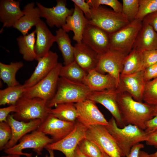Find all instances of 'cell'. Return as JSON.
Segmentation results:
<instances>
[{"label": "cell", "mask_w": 157, "mask_h": 157, "mask_svg": "<svg viewBox=\"0 0 157 157\" xmlns=\"http://www.w3.org/2000/svg\"><path fill=\"white\" fill-rule=\"evenodd\" d=\"M117 101L124 126L132 124L144 130L146 123L155 116V106L136 101L126 92H119Z\"/></svg>", "instance_id": "obj_1"}, {"label": "cell", "mask_w": 157, "mask_h": 157, "mask_svg": "<svg viewBox=\"0 0 157 157\" xmlns=\"http://www.w3.org/2000/svg\"><path fill=\"white\" fill-rule=\"evenodd\" d=\"M105 126L115 140L123 157L129 154L133 146L140 142L145 141L147 139L148 134L144 130L130 124L122 128H119L113 117Z\"/></svg>", "instance_id": "obj_2"}, {"label": "cell", "mask_w": 157, "mask_h": 157, "mask_svg": "<svg viewBox=\"0 0 157 157\" xmlns=\"http://www.w3.org/2000/svg\"><path fill=\"white\" fill-rule=\"evenodd\" d=\"M91 92L84 84L72 82L60 77L55 94L47 102V105L52 108L60 104L81 102L87 99Z\"/></svg>", "instance_id": "obj_3"}, {"label": "cell", "mask_w": 157, "mask_h": 157, "mask_svg": "<svg viewBox=\"0 0 157 157\" xmlns=\"http://www.w3.org/2000/svg\"><path fill=\"white\" fill-rule=\"evenodd\" d=\"M16 110L13 114L16 119L27 122L35 119L43 121L51 108L48 107L47 102L39 98H28L22 96L16 105Z\"/></svg>", "instance_id": "obj_4"}, {"label": "cell", "mask_w": 157, "mask_h": 157, "mask_svg": "<svg viewBox=\"0 0 157 157\" xmlns=\"http://www.w3.org/2000/svg\"><path fill=\"white\" fill-rule=\"evenodd\" d=\"M91 17L89 24L95 25L109 34L114 33L130 23L122 13L100 6L91 8Z\"/></svg>", "instance_id": "obj_5"}, {"label": "cell", "mask_w": 157, "mask_h": 157, "mask_svg": "<svg viewBox=\"0 0 157 157\" xmlns=\"http://www.w3.org/2000/svg\"><path fill=\"white\" fill-rule=\"evenodd\" d=\"M142 24V21L135 19L117 31L109 34L110 49L128 54L132 49Z\"/></svg>", "instance_id": "obj_6"}, {"label": "cell", "mask_w": 157, "mask_h": 157, "mask_svg": "<svg viewBox=\"0 0 157 157\" xmlns=\"http://www.w3.org/2000/svg\"><path fill=\"white\" fill-rule=\"evenodd\" d=\"M63 65L58 63L45 77L34 85L26 88L22 96L39 98L47 102L54 96L56 92L59 74Z\"/></svg>", "instance_id": "obj_7"}, {"label": "cell", "mask_w": 157, "mask_h": 157, "mask_svg": "<svg viewBox=\"0 0 157 157\" xmlns=\"http://www.w3.org/2000/svg\"><path fill=\"white\" fill-rule=\"evenodd\" d=\"M85 138L110 157H123L115 140L105 126L97 125L88 127Z\"/></svg>", "instance_id": "obj_8"}, {"label": "cell", "mask_w": 157, "mask_h": 157, "mask_svg": "<svg viewBox=\"0 0 157 157\" xmlns=\"http://www.w3.org/2000/svg\"><path fill=\"white\" fill-rule=\"evenodd\" d=\"M19 141L18 144L3 150V152L8 155H23L27 157H32V153H24L22 152V150L32 149L37 155H40L42 154V150L47 146L54 142L51 138L37 130L25 135Z\"/></svg>", "instance_id": "obj_9"}, {"label": "cell", "mask_w": 157, "mask_h": 157, "mask_svg": "<svg viewBox=\"0 0 157 157\" xmlns=\"http://www.w3.org/2000/svg\"><path fill=\"white\" fill-rule=\"evenodd\" d=\"M128 55L119 51L109 49L105 53L99 55L98 63L95 69L102 74H110L115 78L118 84L124 60Z\"/></svg>", "instance_id": "obj_10"}, {"label": "cell", "mask_w": 157, "mask_h": 157, "mask_svg": "<svg viewBox=\"0 0 157 157\" xmlns=\"http://www.w3.org/2000/svg\"><path fill=\"white\" fill-rule=\"evenodd\" d=\"M88 127L76 121L72 131L62 139L48 144L45 148L62 152L65 157H75L76 151L79 142L85 138Z\"/></svg>", "instance_id": "obj_11"}, {"label": "cell", "mask_w": 157, "mask_h": 157, "mask_svg": "<svg viewBox=\"0 0 157 157\" xmlns=\"http://www.w3.org/2000/svg\"><path fill=\"white\" fill-rule=\"evenodd\" d=\"M96 104L89 99L74 104L78 114L76 121L88 128L97 125H107L108 122Z\"/></svg>", "instance_id": "obj_12"}, {"label": "cell", "mask_w": 157, "mask_h": 157, "mask_svg": "<svg viewBox=\"0 0 157 157\" xmlns=\"http://www.w3.org/2000/svg\"><path fill=\"white\" fill-rule=\"evenodd\" d=\"M82 42L99 55L110 49L109 34L95 25L89 24L84 29Z\"/></svg>", "instance_id": "obj_13"}, {"label": "cell", "mask_w": 157, "mask_h": 157, "mask_svg": "<svg viewBox=\"0 0 157 157\" xmlns=\"http://www.w3.org/2000/svg\"><path fill=\"white\" fill-rule=\"evenodd\" d=\"M41 17L45 18L48 25L51 27L54 26L60 28L66 23L67 17L72 15L74 9H69L66 7V1L56 0V4L52 8H47L36 2Z\"/></svg>", "instance_id": "obj_14"}, {"label": "cell", "mask_w": 157, "mask_h": 157, "mask_svg": "<svg viewBox=\"0 0 157 157\" xmlns=\"http://www.w3.org/2000/svg\"><path fill=\"white\" fill-rule=\"evenodd\" d=\"M75 122L61 120L50 113L37 130L46 135H51L55 142L62 139L71 132L74 128Z\"/></svg>", "instance_id": "obj_15"}, {"label": "cell", "mask_w": 157, "mask_h": 157, "mask_svg": "<svg viewBox=\"0 0 157 157\" xmlns=\"http://www.w3.org/2000/svg\"><path fill=\"white\" fill-rule=\"evenodd\" d=\"M146 82L143 71L127 75L120 74L117 89L119 93L126 92L135 101L142 102Z\"/></svg>", "instance_id": "obj_16"}, {"label": "cell", "mask_w": 157, "mask_h": 157, "mask_svg": "<svg viewBox=\"0 0 157 157\" xmlns=\"http://www.w3.org/2000/svg\"><path fill=\"white\" fill-rule=\"evenodd\" d=\"M119 92L117 88L99 92H91L87 99L99 103L106 108L115 120L118 126H124L118 105L117 97Z\"/></svg>", "instance_id": "obj_17"}, {"label": "cell", "mask_w": 157, "mask_h": 157, "mask_svg": "<svg viewBox=\"0 0 157 157\" xmlns=\"http://www.w3.org/2000/svg\"><path fill=\"white\" fill-rule=\"evenodd\" d=\"M58 59L57 53L51 51L38 58L37 65L33 72L23 84L24 87H31L47 76L58 63Z\"/></svg>", "instance_id": "obj_18"}, {"label": "cell", "mask_w": 157, "mask_h": 157, "mask_svg": "<svg viewBox=\"0 0 157 157\" xmlns=\"http://www.w3.org/2000/svg\"><path fill=\"white\" fill-rule=\"evenodd\" d=\"M7 122L12 130V136L3 150L11 148L17 144L18 141L27 133L35 130L42 123L39 119H35L26 122L17 120L13 115L9 114L7 118Z\"/></svg>", "instance_id": "obj_19"}, {"label": "cell", "mask_w": 157, "mask_h": 157, "mask_svg": "<svg viewBox=\"0 0 157 157\" xmlns=\"http://www.w3.org/2000/svg\"><path fill=\"white\" fill-rule=\"evenodd\" d=\"M83 84L91 92H99L117 88L118 83L115 78L109 74L101 73L95 70L88 72Z\"/></svg>", "instance_id": "obj_20"}, {"label": "cell", "mask_w": 157, "mask_h": 157, "mask_svg": "<svg viewBox=\"0 0 157 157\" xmlns=\"http://www.w3.org/2000/svg\"><path fill=\"white\" fill-rule=\"evenodd\" d=\"M36 38L35 50L36 59L47 53L55 42V37L49 30L44 22L41 19L35 26Z\"/></svg>", "instance_id": "obj_21"}, {"label": "cell", "mask_w": 157, "mask_h": 157, "mask_svg": "<svg viewBox=\"0 0 157 157\" xmlns=\"http://www.w3.org/2000/svg\"><path fill=\"white\" fill-rule=\"evenodd\" d=\"M74 61L87 73L96 69L99 54L82 42L74 46Z\"/></svg>", "instance_id": "obj_22"}, {"label": "cell", "mask_w": 157, "mask_h": 157, "mask_svg": "<svg viewBox=\"0 0 157 157\" xmlns=\"http://www.w3.org/2000/svg\"><path fill=\"white\" fill-rule=\"evenodd\" d=\"M88 20L83 15L82 10L74 4L73 14L68 16L65 24L62 27V28L66 32L70 31L74 33L73 40L77 43L82 42L83 34Z\"/></svg>", "instance_id": "obj_23"}, {"label": "cell", "mask_w": 157, "mask_h": 157, "mask_svg": "<svg viewBox=\"0 0 157 157\" xmlns=\"http://www.w3.org/2000/svg\"><path fill=\"white\" fill-rule=\"evenodd\" d=\"M24 15L18 1H0V21L3 28L13 27Z\"/></svg>", "instance_id": "obj_24"}, {"label": "cell", "mask_w": 157, "mask_h": 157, "mask_svg": "<svg viewBox=\"0 0 157 157\" xmlns=\"http://www.w3.org/2000/svg\"><path fill=\"white\" fill-rule=\"evenodd\" d=\"M132 49L141 52L157 50V32L149 24L142 22Z\"/></svg>", "instance_id": "obj_25"}, {"label": "cell", "mask_w": 157, "mask_h": 157, "mask_svg": "<svg viewBox=\"0 0 157 157\" xmlns=\"http://www.w3.org/2000/svg\"><path fill=\"white\" fill-rule=\"evenodd\" d=\"M35 6L33 2L26 5L22 10L23 15L13 27L23 35L28 34V31L33 26H35L40 19V10L37 6Z\"/></svg>", "instance_id": "obj_26"}, {"label": "cell", "mask_w": 157, "mask_h": 157, "mask_svg": "<svg viewBox=\"0 0 157 157\" xmlns=\"http://www.w3.org/2000/svg\"><path fill=\"white\" fill-rule=\"evenodd\" d=\"M55 40L63 56L64 65H68L74 61V47L71 44L68 35L62 28L56 31Z\"/></svg>", "instance_id": "obj_27"}, {"label": "cell", "mask_w": 157, "mask_h": 157, "mask_svg": "<svg viewBox=\"0 0 157 157\" xmlns=\"http://www.w3.org/2000/svg\"><path fill=\"white\" fill-rule=\"evenodd\" d=\"M35 30L25 35H21L17 38L19 53L24 60L27 61L36 60L35 50Z\"/></svg>", "instance_id": "obj_28"}, {"label": "cell", "mask_w": 157, "mask_h": 157, "mask_svg": "<svg viewBox=\"0 0 157 157\" xmlns=\"http://www.w3.org/2000/svg\"><path fill=\"white\" fill-rule=\"evenodd\" d=\"M23 63L22 61L12 62L9 64L0 62V78L8 86L20 85L16 78V75L18 71L23 67Z\"/></svg>", "instance_id": "obj_29"}, {"label": "cell", "mask_w": 157, "mask_h": 157, "mask_svg": "<svg viewBox=\"0 0 157 157\" xmlns=\"http://www.w3.org/2000/svg\"><path fill=\"white\" fill-rule=\"evenodd\" d=\"M143 71L142 52L132 49L124 60L121 74L127 75Z\"/></svg>", "instance_id": "obj_30"}, {"label": "cell", "mask_w": 157, "mask_h": 157, "mask_svg": "<svg viewBox=\"0 0 157 157\" xmlns=\"http://www.w3.org/2000/svg\"><path fill=\"white\" fill-rule=\"evenodd\" d=\"M87 73L75 61L62 66L59 76L72 82L83 83Z\"/></svg>", "instance_id": "obj_31"}, {"label": "cell", "mask_w": 157, "mask_h": 157, "mask_svg": "<svg viewBox=\"0 0 157 157\" xmlns=\"http://www.w3.org/2000/svg\"><path fill=\"white\" fill-rule=\"evenodd\" d=\"M50 113L58 118L68 122H75L78 114L74 104L66 103L58 104L51 108Z\"/></svg>", "instance_id": "obj_32"}, {"label": "cell", "mask_w": 157, "mask_h": 157, "mask_svg": "<svg viewBox=\"0 0 157 157\" xmlns=\"http://www.w3.org/2000/svg\"><path fill=\"white\" fill-rule=\"evenodd\" d=\"M23 85L8 86L0 90V105H15L26 90Z\"/></svg>", "instance_id": "obj_33"}, {"label": "cell", "mask_w": 157, "mask_h": 157, "mask_svg": "<svg viewBox=\"0 0 157 157\" xmlns=\"http://www.w3.org/2000/svg\"><path fill=\"white\" fill-rule=\"evenodd\" d=\"M143 101L149 105L157 106V78L146 82Z\"/></svg>", "instance_id": "obj_34"}, {"label": "cell", "mask_w": 157, "mask_h": 157, "mask_svg": "<svg viewBox=\"0 0 157 157\" xmlns=\"http://www.w3.org/2000/svg\"><path fill=\"white\" fill-rule=\"evenodd\" d=\"M139 0H123L122 12L123 15L130 23L134 20L139 10Z\"/></svg>", "instance_id": "obj_35"}, {"label": "cell", "mask_w": 157, "mask_h": 157, "mask_svg": "<svg viewBox=\"0 0 157 157\" xmlns=\"http://www.w3.org/2000/svg\"><path fill=\"white\" fill-rule=\"evenodd\" d=\"M78 147L81 151L88 157H101V152L94 143L85 138L79 143Z\"/></svg>", "instance_id": "obj_36"}, {"label": "cell", "mask_w": 157, "mask_h": 157, "mask_svg": "<svg viewBox=\"0 0 157 157\" xmlns=\"http://www.w3.org/2000/svg\"><path fill=\"white\" fill-rule=\"evenodd\" d=\"M139 10L135 19L142 21L147 15L157 11V0H139Z\"/></svg>", "instance_id": "obj_37"}, {"label": "cell", "mask_w": 157, "mask_h": 157, "mask_svg": "<svg viewBox=\"0 0 157 157\" xmlns=\"http://www.w3.org/2000/svg\"><path fill=\"white\" fill-rule=\"evenodd\" d=\"M86 1L91 8H96L101 5L109 6L115 12L122 13V3L117 0H88Z\"/></svg>", "instance_id": "obj_38"}, {"label": "cell", "mask_w": 157, "mask_h": 157, "mask_svg": "<svg viewBox=\"0 0 157 157\" xmlns=\"http://www.w3.org/2000/svg\"><path fill=\"white\" fill-rule=\"evenodd\" d=\"M11 128L7 122H0V150H3L4 146L12 136Z\"/></svg>", "instance_id": "obj_39"}, {"label": "cell", "mask_w": 157, "mask_h": 157, "mask_svg": "<svg viewBox=\"0 0 157 157\" xmlns=\"http://www.w3.org/2000/svg\"><path fill=\"white\" fill-rule=\"evenodd\" d=\"M143 71L157 63V50L145 51L142 52Z\"/></svg>", "instance_id": "obj_40"}, {"label": "cell", "mask_w": 157, "mask_h": 157, "mask_svg": "<svg viewBox=\"0 0 157 157\" xmlns=\"http://www.w3.org/2000/svg\"><path fill=\"white\" fill-rule=\"evenodd\" d=\"M74 4L76 5L83 12L86 18L88 20L91 17V7L85 0H72Z\"/></svg>", "instance_id": "obj_41"}, {"label": "cell", "mask_w": 157, "mask_h": 157, "mask_svg": "<svg viewBox=\"0 0 157 157\" xmlns=\"http://www.w3.org/2000/svg\"><path fill=\"white\" fill-rule=\"evenodd\" d=\"M143 72L146 82L157 78V63L145 69Z\"/></svg>", "instance_id": "obj_42"}, {"label": "cell", "mask_w": 157, "mask_h": 157, "mask_svg": "<svg viewBox=\"0 0 157 157\" xmlns=\"http://www.w3.org/2000/svg\"><path fill=\"white\" fill-rule=\"evenodd\" d=\"M155 106V116L146 123L144 131L147 134L157 130V106Z\"/></svg>", "instance_id": "obj_43"}, {"label": "cell", "mask_w": 157, "mask_h": 157, "mask_svg": "<svg viewBox=\"0 0 157 157\" xmlns=\"http://www.w3.org/2000/svg\"><path fill=\"white\" fill-rule=\"evenodd\" d=\"M142 22L149 24L157 32V11L147 15Z\"/></svg>", "instance_id": "obj_44"}, {"label": "cell", "mask_w": 157, "mask_h": 157, "mask_svg": "<svg viewBox=\"0 0 157 157\" xmlns=\"http://www.w3.org/2000/svg\"><path fill=\"white\" fill-rule=\"evenodd\" d=\"M16 110V105H10L9 106L0 108V122H7V118L9 113L15 112Z\"/></svg>", "instance_id": "obj_45"}, {"label": "cell", "mask_w": 157, "mask_h": 157, "mask_svg": "<svg viewBox=\"0 0 157 157\" xmlns=\"http://www.w3.org/2000/svg\"><path fill=\"white\" fill-rule=\"evenodd\" d=\"M145 142L147 145L154 146L157 148V130L148 134Z\"/></svg>", "instance_id": "obj_46"}, {"label": "cell", "mask_w": 157, "mask_h": 157, "mask_svg": "<svg viewBox=\"0 0 157 157\" xmlns=\"http://www.w3.org/2000/svg\"><path fill=\"white\" fill-rule=\"evenodd\" d=\"M144 147V145L140 143L135 144L132 147L129 154L124 157H138L140 151Z\"/></svg>", "instance_id": "obj_47"}, {"label": "cell", "mask_w": 157, "mask_h": 157, "mask_svg": "<svg viewBox=\"0 0 157 157\" xmlns=\"http://www.w3.org/2000/svg\"><path fill=\"white\" fill-rule=\"evenodd\" d=\"M75 157H88L84 154L80 150L78 146L75 152Z\"/></svg>", "instance_id": "obj_48"}, {"label": "cell", "mask_w": 157, "mask_h": 157, "mask_svg": "<svg viewBox=\"0 0 157 157\" xmlns=\"http://www.w3.org/2000/svg\"><path fill=\"white\" fill-rule=\"evenodd\" d=\"M138 157H150L149 154L146 152L140 150L139 151Z\"/></svg>", "instance_id": "obj_49"}, {"label": "cell", "mask_w": 157, "mask_h": 157, "mask_svg": "<svg viewBox=\"0 0 157 157\" xmlns=\"http://www.w3.org/2000/svg\"><path fill=\"white\" fill-rule=\"evenodd\" d=\"M46 150L48 151L49 154V156H48L47 155H46L45 157H55L54 153L53 150L47 149ZM33 157H38L37 156H36Z\"/></svg>", "instance_id": "obj_50"}, {"label": "cell", "mask_w": 157, "mask_h": 157, "mask_svg": "<svg viewBox=\"0 0 157 157\" xmlns=\"http://www.w3.org/2000/svg\"><path fill=\"white\" fill-rule=\"evenodd\" d=\"M150 157H157V151L155 152L149 154Z\"/></svg>", "instance_id": "obj_51"}, {"label": "cell", "mask_w": 157, "mask_h": 157, "mask_svg": "<svg viewBox=\"0 0 157 157\" xmlns=\"http://www.w3.org/2000/svg\"><path fill=\"white\" fill-rule=\"evenodd\" d=\"M101 157H110L107 154L104 152L102 151H101Z\"/></svg>", "instance_id": "obj_52"}, {"label": "cell", "mask_w": 157, "mask_h": 157, "mask_svg": "<svg viewBox=\"0 0 157 157\" xmlns=\"http://www.w3.org/2000/svg\"><path fill=\"white\" fill-rule=\"evenodd\" d=\"M8 157H21L20 155L16 154L8 155Z\"/></svg>", "instance_id": "obj_53"}, {"label": "cell", "mask_w": 157, "mask_h": 157, "mask_svg": "<svg viewBox=\"0 0 157 157\" xmlns=\"http://www.w3.org/2000/svg\"><path fill=\"white\" fill-rule=\"evenodd\" d=\"M1 157H8V155L7 156H1Z\"/></svg>", "instance_id": "obj_54"}]
</instances>
